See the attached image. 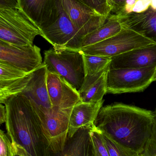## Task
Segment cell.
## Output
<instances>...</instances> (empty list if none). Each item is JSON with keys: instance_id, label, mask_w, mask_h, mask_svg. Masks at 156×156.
Segmentation results:
<instances>
[{"instance_id": "1f68e13d", "label": "cell", "mask_w": 156, "mask_h": 156, "mask_svg": "<svg viewBox=\"0 0 156 156\" xmlns=\"http://www.w3.org/2000/svg\"><path fill=\"white\" fill-rule=\"evenodd\" d=\"M6 112L5 106L2 104L0 105V124H2L6 122Z\"/></svg>"}, {"instance_id": "f1b7e54d", "label": "cell", "mask_w": 156, "mask_h": 156, "mask_svg": "<svg viewBox=\"0 0 156 156\" xmlns=\"http://www.w3.org/2000/svg\"><path fill=\"white\" fill-rule=\"evenodd\" d=\"M136 0H126L124 5L116 14L128 15L133 12V8Z\"/></svg>"}, {"instance_id": "f35d334b", "label": "cell", "mask_w": 156, "mask_h": 156, "mask_svg": "<svg viewBox=\"0 0 156 156\" xmlns=\"http://www.w3.org/2000/svg\"></svg>"}, {"instance_id": "6da1fadb", "label": "cell", "mask_w": 156, "mask_h": 156, "mask_svg": "<svg viewBox=\"0 0 156 156\" xmlns=\"http://www.w3.org/2000/svg\"><path fill=\"white\" fill-rule=\"evenodd\" d=\"M154 119L151 111L116 103L102 107L94 125L117 143L140 154L152 136Z\"/></svg>"}, {"instance_id": "9a60e30c", "label": "cell", "mask_w": 156, "mask_h": 156, "mask_svg": "<svg viewBox=\"0 0 156 156\" xmlns=\"http://www.w3.org/2000/svg\"><path fill=\"white\" fill-rule=\"evenodd\" d=\"M103 102V100L97 103L81 101L73 107L70 120L68 138L73 137L81 128L94 124Z\"/></svg>"}, {"instance_id": "836d02e7", "label": "cell", "mask_w": 156, "mask_h": 156, "mask_svg": "<svg viewBox=\"0 0 156 156\" xmlns=\"http://www.w3.org/2000/svg\"><path fill=\"white\" fill-rule=\"evenodd\" d=\"M150 8L153 11L156 12V0H151Z\"/></svg>"}, {"instance_id": "e575fe53", "label": "cell", "mask_w": 156, "mask_h": 156, "mask_svg": "<svg viewBox=\"0 0 156 156\" xmlns=\"http://www.w3.org/2000/svg\"><path fill=\"white\" fill-rule=\"evenodd\" d=\"M154 128H153V135L156 139V112H154Z\"/></svg>"}, {"instance_id": "d6a6232c", "label": "cell", "mask_w": 156, "mask_h": 156, "mask_svg": "<svg viewBox=\"0 0 156 156\" xmlns=\"http://www.w3.org/2000/svg\"><path fill=\"white\" fill-rule=\"evenodd\" d=\"M13 146L14 147L15 151L23 156H32L28 152H27L21 146L16 143H15L13 144Z\"/></svg>"}, {"instance_id": "277c9868", "label": "cell", "mask_w": 156, "mask_h": 156, "mask_svg": "<svg viewBox=\"0 0 156 156\" xmlns=\"http://www.w3.org/2000/svg\"><path fill=\"white\" fill-rule=\"evenodd\" d=\"M41 34L40 28L21 9H0V40L20 46H32L36 36Z\"/></svg>"}, {"instance_id": "d6986e66", "label": "cell", "mask_w": 156, "mask_h": 156, "mask_svg": "<svg viewBox=\"0 0 156 156\" xmlns=\"http://www.w3.org/2000/svg\"><path fill=\"white\" fill-rule=\"evenodd\" d=\"M123 28L119 16L110 14L104 24L82 38L81 49L110 38L121 32Z\"/></svg>"}, {"instance_id": "603a6c76", "label": "cell", "mask_w": 156, "mask_h": 156, "mask_svg": "<svg viewBox=\"0 0 156 156\" xmlns=\"http://www.w3.org/2000/svg\"><path fill=\"white\" fill-rule=\"evenodd\" d=\"M102 133L110 156H138L139 154L135 151L117 143L104 133Z\"/></svg>"}, {"instance_id": "cb8c5ba5", "label": "cell", "mask_w": 156, "mask_h": 156, "mask_svg": "<svg viewBox=\"0 0 156 156\" xmlns=\"http://www.w3.org/2000/svg\"><path fill=\"white\" fill-rule=\"evenodd\" d=\"M29 74L30 73H26L11 66L0 63V80L24 77Z\"/></svg>"}, {"instance_id": "83f0119b", "label": "cell", "mask_w": 156, "mask_h": 156, "mask_svg": "<svg viewBox=\"0 0 156 156\" xmlns=\"http://www.w3.org/2000/svg\"><path fill=\"white\" fill-rule=\"evenodd\" d=\"M151 0H136L133 8V12L140 13L146 12L150 8Z\"/></svg>"}, {"instance_id": "8992f818", "label": "cell", "mask_w": 156, "mask_h": 156, "mask_svg": "<svg viewBox=\"0 0 156 156\" xmlns=\"http://www.w3.org/2000/svg\"><path fill=\"white\" fill-rule=\"evenodd\" d=\"M156 67L108 69L107 93L117 94L144 90L153 82Z\"/></svg>"}, {"instance_id": "ac0fdd59", "label": "cell", "mask_w": 156, "mask_h": 156, "mask_svg": "<svg viewBox=\"0 0 156 156\" xmlns=\"http://www.w3.org/2000/svg\"><path fill=\"white\" fill-rule=\"evenodd\" d=\"M92 126L81 128L73 137L68 138L60 156H93L90 136Z\"/></svg>"}, {"instance_id": "7402d4cb", "label": "cell", "mask_w": 156, "mask_h": 156, "mask_svg": "<svg viewBox=\"0 0 156 156\" xmlns=\"http://www.w3.org/2000/svg\"><path fill=\"white\" fill-rule=\"evenodd\" d=\"M93 156H110L104 144L101 131L93 125L90 130Z\"/></svg>"}, {"instance_id": "7a4b0ae2", "label": "cell", "mask_w": 156, "mask_h": 156, "mask_svg": "<svg viewBox=\"0 0 156 156\" xmlns=\"http://www.w3.org/2000/svg\"><path fill=\"white\" fill-rule=\"evenodd\" d=\"M5 128L11 142L20 145L32 156H49L41 123L29 99L23 93L8 99Z\"/></svg>"}, {"instance_id": "d4e9b609", "label": "cell", "mask_w": 156, "mask_h": 156, "mask_svg": "<svg viewBox=\"0 0 156 156\" xmlns=\"http://www.w3.org/2000/svg\"><path fill=\"white\" fill-rule=\"evenodd\" d=\"M2 130L0 131V156H16L11 139Z\"/></svg>"}, {"instance_id": "5bb4252c", "label": "cell", "mask_w": 156, "mask_h": 156, "mask_svg": "<svg viewBox=\"0 0 156 156\" xmlns=\"http://www.w3.org/2000/svg\"><path fill=\"white\" fill-rule=\"evenodd\" d=\"M156 67V44L138 48L111 58L109 69Z\"/></svg>"}, {"instance_id": "4316f807", "label": "cell", "mask_w": 156, "mask_h": 156, "mask_svg": "<svg viewBox=\"0 0 156 156\" xmlns=\"http://www.w3.org/2000/svg\"><path fill=\"white\" fill-rule=\"evenodd\" d=\"M138 156H156V139L153 134Z\"/></svg>"}, {"instance_id": "4dcf8cb0", "label": "cell", "mask_w": 156, "mask_h": 156, "mask_svg": "<svg viewBox=\"0 0 156 156\" xmlns=\"http://www.w3.org/2000/svg\"><path fill=\"white\" fill-rule=\"evenodd\" d=\"M112 1L114 5V8L113 11L115 10L117 13L122 8L126 0H112Z\"/></svg>"}, {"instance_id": "44dd1931", "label": "cell", "mask_w": 156, "mask_h": 156, "mask_svg": "<svg viewBox=\"0 0 156 156\" xmlns=\"http://www.w3.org/2000/svg\"><path fill=\"white\" fill-rule=\"evenodd\" d=\"M86 76H92L109 68L111 58L83 54Z\"/></svg>"}, {"instance_id": "484cf974", "label": "cell", "mask_w": 156, "mask_h": 156, "mask_svg": "<svg viewBox=\"0 0 156 156\" xmlns=\"http://www.w3.org/2000/svg\"><path fill=\"white\" fill-rule=\"evenodd\" d=\"M103 16L108 17L112 12L107 0H82Z\"/></svg>"}, {"instance_id": "ba28073f", "label": "cell", "mask_w": 156, "mask_h": 156, "mask_svg": "<svg viewBox=\"0 0 156 156\" xmlns=\"http://www.w3.org/2000/svg\"><path fill=\"white\" fill-rule=\"evenodd\" d=\"M59 14L57 20L49 26L41 29V35L55 48L81 50L82 34L71 22L59 1Z\"/></svg>"}, {"instance_id": "74e56055", "label": "cell", "mask_w": 156, "mask_h": 156, "mask_svg": "<svg viewBox=\"0 0 156 156\" xmlns=\"http://www.w3.org/2000/svg\"><path fill=\"white\" fill-rule=\"evenodd\" d=\"M153 82H156V71L155 74L154 76V80H153Z\"/></svg>"}, {"instance_id": "f546056e", "label": "cell", "mask_w": 156, "mask_h": 156, "mask_svg": "<svg viewBox=\"0 0 156 156\" xmlns=\"http://www.w3.org/2000/svg\"><path fill=\"white\" fill-rule=\"evenodd\" d=\"M1 8L20 9V0H0Z\"/></svg>"}, {"instance_id": "5b68a950", "label": "cell", "mask_w": 156, "mask_h": 156, "mask_svg": "<svg viewBox=\"0 0 156 156\" xmlns=\"http://www.w3.org/2000/svg\"><path fill=\"white\" fill-rule=\"evenodd\" d=\"M73 108L53 106L45 112H36L40 119L43 137L49 149L54 154H60L67 144Z\"/></svg>"}, {"instance_id": "3957f363", "label": "cell", "mask_w": 156, "mask_h": 156, "mask_svg": "<svg viewBox=\"0 0 156 156\" xmlns=\"http://www.w3.org/2000/svg\"><path fill=\"white\" fill-rule=\"evenodd\" d=\"M44 54L48 71L60 76L78 91L86 76L82 50L53 48Z\"/></svg>"}, {"instance_id": "2e32d148", "label": "cell", "mask_w": 156, "mask_h": 156, "mask_svg": "<svg viewBox=\"0 0 156 156\" xmlns=\"http://www.w3.org/2000/svg\"><path fill=\"white\" fill-rule=\"evenodd\" d=\"M124 27L133 29L156 43V12L149 8L140 13L116 14Z\"/></svg>"}, {"instance_id": "ffe728a7", "label": "cell", "mask_w": 156, "mask_h": 156, "mask_svg": "<svg viewBox=\"0 0 156 156\" xmlns=\"http://www.w3.org/2000/svg\"><path fill=\"white\" fill-rule=\"evenodd\" d=\"M32 73L24 77L0 80L1 104H5L11 97L22 93L31 79Z\"/></svg>"}, {"instance_id": "d590c367", "label": "cell", "mask_w": 156, "mask_h": 156, "mask_svg": "<svg viewBox=\"0 0 156 156\" xmlns=\"http://www.w3.org/2000/svg\"><path fill=\"white\" fill-rule=\"evenodd\" d=\"M107 3H108V6L110 7V9L112 11L114 8V5L113 2L112 0H107Z\"/></svg>"}, {"instance_id": "8fae6325", "label": "cell", "mask_w": 156, "mask_h": 156, "mask_svg": "<svg viewBox=\"0 0 156 156\" xmlns=\"http://www.w3.org/2000/svg\"><path fill=\"white\" fill-rule=\"evenodd\" d=\"M48 70L44 62L32 73L31 79L22 93L31 102L36 112H45L52 108L48 90Z\"/></svg>"}, {"instance_id": "9c48e42d", "label": "cell", "mask_w": 156, "mask_h": 156, "mask_svg": "<svg viewBox=\"0 0 156 156\" xmlns=\"http://www.w3.org/2000/svg\"><path fill=\"white\" fill-rule=\"evenodd\" d=\"M41 49L37 46H20L0 40V63L27 73L42 64Z\"/></svg>"}, {"instance_id": "52a82bcc", "label": "cell", "mask_w": 156, "mask_h": 156, "mask_svg": "<svg viewBox=\"0 0 156 156\" xmlns=\"http://www.w3.org/2000/svg\"><path fill=\"white\" fill-rule=\"evenodd\" d=\"M156 44L140 33L128 27L113 36L82 48L85 55L113 58L141 47Z\"/></svg>"}, {"instance_id": "8d00e7d4", "label": "cell", "mask_w": 156, "mask_h": 156, "mask_svg": "<svg viewBox=\"0 0 156 156\" xmlns=\"http://www.w3.org/2000/svg\"><path fill=\"white\" fill-rule=\"evenodd\" d=\"M15 152L16 156H23L22 155H21V154H20L19 153H17V152H16V151H15Z\"/></svg>"}, {"instance_id": "4fadbf2b", "label": "cell", "mask_w": 156, "mask_h": 156, "mask_svg": "<svg viewBox=\"0 0 156 156\" xmlns=\"http://www.w3.org/2000/svg\"><path fill=\"white\" fill-rule=\"evenodd\" d=\"M59 0H20V9L41 29L49 26L59 14Z\"/></svg>"}, {"instance_id": "e0dca14e", "label": "cell", "mask_w": 156, "mask_h": 156, "mask_svg": "<svg viewBox=\"0 0 156 156\" xmlns=\"http://www.w3.org/2000/svg\"><path fill=\"white\" fill-rule=\"evenodd\" d=\"M109 68L92 76H85L78 93L83 102L97 103L107 93L106 74Z\"/></svg>"}, {"instance_id": "30bf717a", "label": "cell", "mask_w": 156, "mask_h": 156, "mask_svg": "<svg viewBox=\"0 0 156 156\" xmlns=\"http://www.w3.org/2000/svg\"><path fill=\"white\" fill-rule=\"evenodd\" d=\"M63 9L84 37L104 24L108 17L82 0H60Z\"/></svg>"}, {"instance_id": "7c38bea8", "label": "cell", "mask_w": 156, "mask_h": 156, "mask_svg": "<svg viewBox=\"0 0 156 156\" xmlns=\"http://www.w3.org/2000/svg\"><path fill=\"white\" fill-rule=\"evenodd\" d=\"M47 84L52 106L64 109L73 108L82 101L78 91L57 74L48 71Z\"/></svg>"}]
</instances>
